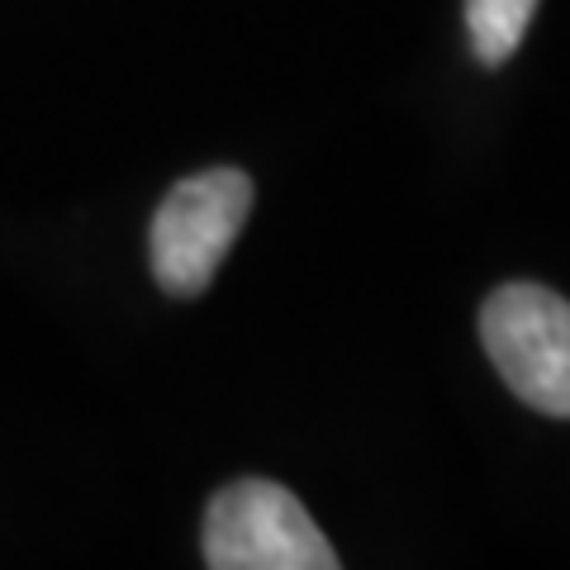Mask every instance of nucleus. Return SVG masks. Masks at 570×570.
<instances>
[{
    "label": "nucleus",
    "instance_id": "1",
    "mask_svg": "<svg viewBox=\"0 0 570 570\" xmlns=\"http://www.w3.org/2000/svg\"><path fill=\"white\" fill-rule=\"evenodd\" d=\"M480 343L528 409L570 419V299L532 281L499 285L480 309Z\"/></svg>",
    "mask_w": 570,
    "mask_h": 570
},
{
    "label": "nucleus",
    "instance_id": "2",
    "mask_svg": "<svg viewBox=\"0 0 570 570\" xmlns=\"http://www.w3.org/2000/svg\"><path fill=\"white\" fill-rule=\"evenodd\" d=\"M247 209H253V181L238 167H209L176 181L157 205L148 234L157 285L167 295H205L243 234Z\"/></svg>",
    "mask_w": 570,
    "mask_h": 570
},
{
    "label": "nucleus",
    "instance_id": "3",
    "mask_svg": "<svg viewBox=\"0 0 570 570\" xmlns=\"http://www.w3.org/2000/svg\"><path fill=\"white\" fill-rule=\"evenodd\" d=\"M205 561L214 570H333L337 551L276 480H234L209 499Z\"/></svg>",
    "mask_w": 570,
    "mask_h": 570
},
{
    "label": "nucleus",
    "instance_id": "4",
    "mask_svg": "<svg viewBox=\"0 0 570 570\" xmlns=\"http://www.w3.org/2000/svg\"><path fill=\"white\" fill-rule=\"evenodd\" d=\"M538 0H466V33L485 67H499L519 52L523 33L532 24Z\"/></svg>",
    "mask_w": 570,
    "mask_h": 570
}]
</instances>
